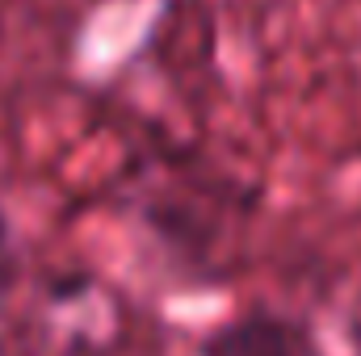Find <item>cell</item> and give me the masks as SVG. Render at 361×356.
I'll return each mask as SVG.
<instances>
[{
	"label": "cell",
	"mask_w": 361,
	"mask_h": 356,
	"mask_svg": "<svg viewBox=\"0 0 361 356\" xmlns=\"http://www.w3.org/2000/svg\"><path fill=\"white\" fill-rule=\"evenodd\" d=\"M197 356H315V331L269 306H248L202 336Z\"/></svg>",
	"instance_id": "cell-1"
},
{
	"label": "cell",
	"mask_w": 361,
	"mask_h": 356,
	"mask_svg": "<svg viewBox=\"0 0 361 356\" xmlns=\"http://www.w3.org/2000/svg\"><path fill=\"white\" fill-rule=\"evenodd\" d=\"M8 268H13V227H8V214L0 205V285L8 281Z\"/></svg>",
	"instance_id": "cell-2"
}]
</instances>
